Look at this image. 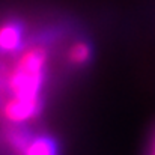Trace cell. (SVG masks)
Returning a JSON list of instances; mask_svg holds the SVG:
<instances>
[{
  "instance_id": "cell-1",
  "label": "cell",
  "mask_w": 155,
  "mask_h": 155,
  "mask_svg": "<svg viewBox=\"0 0 155 155\" xmlns=\"http://www.w3.org/2000/svg\"><path fill=\"white\" fill-rule=\"evenodd\" d=\"M50 51L48 45L33 44L27 45L17 56L14 65L6 74L8 97L36 100L44 97L47 83Z\"/></svg>"
},
{
  "instance_id": "cell-2",
  "label": "cell",
  "mask_w": 155,
  "mask_h": 155,
  "mask_svg": "<svg viewBox=\"0 0 155 155\" xmlns=\"http://www.w3.org/2000/svg\"><path fill=\"white\" fill-rule=\"evenodd\" d=\"M44 110H45V97L36 100L8 97L0 108V119L5 124L23 125L27 124L29 120L41 117Z\"/></svg>"
},
{
  "instance_id": "cell-3",
  "label": "cell",
  "mask_w": 155,
  "mask_h": 155,
  "mask_svg": "<svg viewBox=\"0 0 155 155\" xmlns=\"http://www.w3.org/2000/svg\"><path fill=\"white\" fill-rule=\"evenodd\" d=\"M29 45L26 23L21 18L9 17L0 21V56L17 57Z\"/></svg>"
},
{
  "instance_id": "cell-4",
  "label": "cell",
  "mask_w": 155,
  "mask_h": 155,
  "mask_svg": "<svg viewBox=\"0 0 155 155\" xmlns=\"http://www.w3.org/2000/svg\"><path fill=\"white\" fill-rule=\"evenodd\" d=\"M23 155H62L60 143L51 133L35 131Z\"/></svg>"
},
{
  "instance_id": "cell-5",
  "label": "cell",
  "mask_w": 155,
  "mask_h": 155,
  "mask_svg": "<svg viewBox=\"0 0 155 155\" xmlns=\"http://www.w3.org/2000/svg\"><path fill=\"white\" fill-rule=\"evenodd\" d=\"M66 60L74 68H84L94 60V45L87 39L74 41L66 51Z\"/></svg>"
},
{
  "instance_id": "cell-6",
  "label": "cell",
  "mask_w": 155,
  "mask_h": 155,
  "mask_svg": "<svg viewBox=\"0 0 155 155\" xmlns=\"http://www.w3.org/2000/svg\"><path fill=\"white\" fill-rule=\"evenodd\" d=\"M8 66L6 65H0V108L3 103L8 98V92H6V74H8Z\"/></svg>"
},
{
  "instance_id": "cell-7",
  "label": "cell",
  "mask_w": 155,
  "mask_h": 155,
  "mask_svg": "<svg viewBox=\"0 0 155 155\" xmlns=\"http://www.w3.org/2000/svg\"><path fill=\"white\" fill-rule=\"evenodd\" d=\"M146 155H155V128L151 134V140H149V145H148V154Z\"/></svg>"
}]
</instances>
